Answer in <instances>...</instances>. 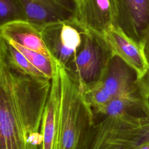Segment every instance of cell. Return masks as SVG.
Returning <instances> with one entry per match:
<instances>
[{
	"mask_svg": "<svg viewBox=\"0 0 149 149\" xmlns=\"http://www.w3.org/2000/svg\"><path fill=\"white\" fill-rule=\"evenodd\" d=\"M51 80L37 79L0 57V149H40Z\"/></svg>",
	"mask_w": 149,
	"mask_h": 149,
	"instance_id": "6da1fadb",
	"label": "cell"
},
{
	"mask_svg": "<svg viewBox=\"0 0 149 149\" xmlns=\"http://www.w3.org/2000/svg\"><path fill=\"white\" fill-rule=\"evenodd\" d=\"M54 60L59 76L54 149H88L95 124L94 111L73 74Z\"/></svg>",
	"mask_w": 149,
	"mask_h": 149,
	"instance_id": "7a4b0ae2",
	"label": "cell"
},
{
	"mask_svg": "<svg viewBox=\"0 0 149 149\" xmlns=\"http://www.w3.org/2000/svg\"><path fill=\"white\" fill-rule=\"evenodd\" d=\"M112 55L104 34L86 30L80 48L65 66L82 88L99 79Z\"/></svg>",
	"mask_w": 149,
	"mask_h": 149,
	"instance_id": "3957f363",
	"label": "cell"
},
{
	"mask_svg": "<svg viewBox=\"0 0 149 149\" xmlns=\"http://www.w3.org/2000/svg\"><path fill=\"white\" fill-rule=\"evenodd\" d=\"M112 25L143 48L149 38V0H110Z\"/></svg>",
	"mask_w": 149,
	"mask_h": 149,
	"instance_id": "277c9868",
	"label": "cell"
},
{
	"mask_svg": "<svg viewBox=\"0 0 149 149\" xmlns=\"http://www.w3.org/2000/svg\"><path fill=\"white\" fill-rule=\"evenodd\" d=\"M86 30L73 19L46 24L41 34L52 58L66 65L80 48Z\"/></svg>",
	"mask_w": 149,
	"mask_h": 149,
	"instance_id": "5b68a950",
	"label": "cell"
},
{
	"mask_svg": "<svg viewBox=\"0 0 149 149\" xmlns=\"http://www.w3.org/2000/svg\"><path fill=\"white\" fill-rule=\"evenodd\" d=\"M27 20L40 27L54 22L74 19L76 0H20Z\"/></svg>",
	"mask_w": 149,
	"mask_h": 149,
	"instance_id": "8992f818",
	"label": "cell"
},
{
	"mask_svg": "<svg viewBox=\"0 0 149 149\" xmlns=\"http://www.w3.org/2000/svg\"><path fill=\"white\" fill-rule=\"evenodd\" d=\"M136 72L121 58L113 55L97 81L114 98L138 91Z\"/></svg>",
	"mask_w": 149,
	"mask_h": 149,
	"instance_id": "52a82bcc",
	"label": "cell"
},
{
	"mask_svg": "<svg viewBox=\"0 0 149 149\" xmlns=\"http://www.w3.org/2000/svg\"><path fill=\"white\" fill-rule=\"evenodd\" d=\"M112 51L132 68L137 73L138 79L148 70L149 66L146 60L143 48L129 38L120 30L113 25L104 33Z\"/></svg>",
	"mask_w": 149,
	"mask_h": 149,
	"instance_id": "ba28073f",
	"label": "cell"
},
{
	"mask_svg": "<svg viewBox=\"0 0 149 149\" xmlns=\"http://www.w3.org/2000/svg\"><path fill=\"white\" fill-rule=\"evenodd\" d=\"M74 19L85 29L104 34L112 25L110 0H76Z\"/></svg>",
	"mask_w": 149,
	"mask_h": 149,
	"instance_id": "9c48e42d",
	"label": "cell"
},
{
	"mask_svg": "<svg viewBox=\"0 0 149 149\" xmlns=\"http://www.w3.org/2000/svg\"><path fill=\"white\" fill-rule=\"evenodd\" d=\"M41 28L27 20H18L0 26V36L53 59L43 40Z\"/></svg>",
	"mask_w": 149,
	"mask_h": 149,
	"instance_id": "30bf717a",
	"label": "cell"
},
{
	"mask_svg": "<svg viewBox=\"0 0 149 149\" xmlns=\"http://www.w3.org/2000/svg\"><path fill=\"white\" fill-rule=\"evenodd\" d=\"M59 90V76L55 61L54 73L51 79V86L46 104L41 132L42 142L40 149H54L56 130L58 97Z\"/></svg>",
	"mask_w": 149,
	"mask_h": 149,
	"instance_id": "8fae6325",
	"label": "cell"
},
{
	"mask_svg": "<svg viewBox=\"0 0 149 149\" xmlns=\"http://www.w3.org/2000/svg\"><path fill=\"white\" fill-rule=\"evenodd\" d=\"M0 57L3 58L11 66L26 74L37 79H48L41 72L34 67L19 50L1 36Z\"/></svg>",
	"mask_w": 149,
	"mask_h": 149,
	"instance_id": "7c38bea8",
	"label": "cell"
},
{
	"mask_svg": "<svg viewBox=\"0 0 149 149\" xmlns=\"http://www.w3.org/2000/svg\"><path fill=\"white\" fill-rule=\"evenodd\" d=\"M6 40L19 50L34 67L41 72L48 79H52L55 66L54 59H50L41 53L26 48L13 41Z\"/></svg>",
	"mask_w": 149,
	"mask_h": 149,
	"instance_id": "4fadbf2b",
	"label": "cell"
},
{
	"mask_svg": "<svg viewBox=\"0 0 149 149\" xmlns=\"http://www.w3.org/2000/svg\"><path fill=\"white\" fill-rule=\"evenodd\" d=\"M18 20H27L26 10L21 1L0 0V26Z\"/></svg>",
	"mask_w": 149,
	"mask_h": 149,
	"instance_id": "5bb4252c",
	"label": "cell"
},
{
	"mask_svg": "<svg viewBox=\"0 0 149 149\" xmlns=\"http://www.w3.org/2000/svg\"><path fill=\"white\" fill-rule=\"evenodd\" d=\"M130 149L143 143H149V113L138 118L128 131Z\"/></svg>",
	"mask_w": 149,
	"mask_h": 149,
	"instance_id": "9a60e30c",
	"label": "cell"
},
{
	"mask_svg": "<svg viewBox=\"0 0 149 149\" xmlns=\"http://www.w3.org/2000/svg\"><path fill=\"white\" fill-rule=\"evenodd\" d=\"M137 86L139 94L149 100V69L143 76L137 80Z\"/></svg>",
	"mask_w": 149,
	"mask_h": 149,
	"instance_id": "2e32d148",
	"label": "cell"
},
{
	"mask_svg": "<svg viewBox=\"0 0 149 149\" xmlns=\"http://www.w3.org/2000/svg\"><path fill=\"white\" fill-rule=\"evenodd\" d=\"M143 51L147 63L149 66V38L144 43L143 47Z\"/></svg>",
	"mask_w": 149,
	"mask_h": 149,
	"instance_id": "e0dca14e",
	"label": "cell"
},
{
	"mask_svg": "<svg viewBox=\"0 0 149 149\" xmlns=\"http://www.w3.org/2000/svg\"><path fill=\"white\" fill-rule=\"evenodd\" d=\"M132 149H149V143L141 144Z\"/></svg>",
	"mask_w": 149,
	"mask_h": 149,
	"instance_id": "ac0fdd59",
	"label": "cell"
}]
</instances>
